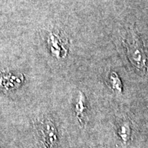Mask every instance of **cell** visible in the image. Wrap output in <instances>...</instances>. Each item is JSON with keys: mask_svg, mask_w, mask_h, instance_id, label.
Instances as JSON below:
<instances>
[{"mask_svg": "<svg viewBox=\"0 0 148 148\" xmlns=\"http://www.w3.org/2000/svg\"><path fill=\"white\" fill-rule=\"evenodd\" d=\"M118 134L121 138L122 141L124 143H126L127 140L130 139V136L131 131L130 127L128 123L124 122L120 125L119 130H118Z\"/></svg>", "mask_w": 148, "mask_h": 148, "instance_id": "cell-5", "label": "cell"}, {"mask_svg": "<svg viewBox=\"0 0 148 148\" xmlns=\"http://www.w3.org/2000/svg\"><path fill=\"white\" fill-rule=\"evenodd\" d=\"M3 75L0 77V87L5 90H11L16 88L21 84V78H17L13 75Z\"/></svg>", "mask_w": 148, "mask_h": 148, "instance_id": "cell-3", "label": "cell"}, {"mask_svg": "<svg viewBox=\"0 0 148 148\" xmlns=\"http://www.w3.org/2000/svg\"><path fill=\"white\" fill-rule=\"evenodd\" d=\"M86 107L84 106V95L81 92H79V99L77 103L75 105V112H76V116L78 119L79 121L82 123L83 116H84V111Z\"/></svg>", "mask_w": 148, "mask_h": 148, "instance_id": "cell-4", "label": "cell"}, {"mask_svg": "<svg viewBox=\"0 0 148 148\" xmlns=\"http://www.w3.org/2000/svg\"><path fill=\"white\" fill-rule=\"evenodd\" d=\"M123 45L126 49L127 57L131 64L140 71L147 69V57L146 56L143 42L134 30L127 32L123 40Z\"/></svg>", "mask_w": 148, "mask_h": 148, "instance_id": "cell-1", "label": "cell"}, {"mask_svg": "<svg viewBox=\"0 0 148 148\" xmlns=\"http://www.w3.org/2000/svg\"><path fill=\"white\" fill-rule=\"evenodd\" d=\"M42 133L44 148H54L57 143V130L52 122L46 121L42 124Z\"/></svg>", "mask_w": 148, "mask_h": 148, "instance_id": "cell-2", "label": "cell"}, {"mask_svg": "<svg viewBox=\"0 0 148 148\" xmlns=\"http://www.w3.org/2000/svg\"><path fill=\"white\" fill-rule=\"evenodd\" d=\"M109 82H110V87L116 92L121 93L122 91V84L119 77L116 73L112 72L109 76Z\"/></svg>", "mask_w": 148, "mask_h": 148, "instance_id": "cell-6", "label": "cell"}]
</instances>
